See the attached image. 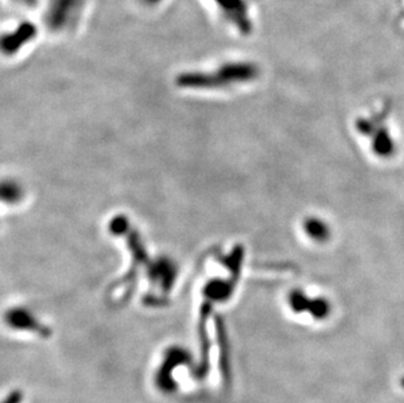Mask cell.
I'll return each instance as SVG.
<instances>
[{
	"label": "cell",
	"instance_id": "3957f363",
	"mask_svg": "<svg viewBox=\"0 0 404 403\" xmlns=\"http://www.w3.org/2000/svg\"><path fill=\"white\" fill-rule=\"evenodd\" d=\"M17 4L24 5V7H34L37 4V0H14Z\"/></svg>",
	"mask_w": 404,
	"mask_h": 403
},
{
	"label": "cell",
	"instance_id": "6da1fadb",
	"mask_svg": "<svg viewBox=\"0 0 404 403\" xmlns=\"http://www.w3.org/2000/svg\"><path fill=\"white\" fill-rule=\"evenodd\" d=\"M80 8L82 0H54L47 12V25L56 30L70 27Z\"/></svg>",
	"mask_w": 404,
	"mask_h": 403
},
{
	"label": "cell",
	"instance_id": "277c9868",
	"mask_svg": "<svg viewBox=\"0 0 404 403\" xmlns=\"http://www.w3.org/2000/svg\"><path fill=\"white\" fill-rule=\"evenodd\" d=\"M147 3H152V1H158V0H145Z\"/></svg>",
	"mask_w": 404,
	"mask_h": 403
},
{
	"label": "cell",
	"instance_id": "7a4b0ae2",
	"mask_svg": "<svg viewBox=\"0 0 404 403\" xmlns=\"http://www.w3.org/2000/svg\"><path fill=\"white\" fill-rule=\"evenodd\" d=\"M36 34V29L28 23L19 27L14 33L5 34L0 38V50L4 53H14L17 49L23 46V43L28 40H32Z\"/></svg>",
	"mask_w": 404,
	"mask_h": 403
}]
</instances>
